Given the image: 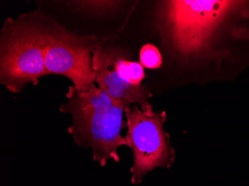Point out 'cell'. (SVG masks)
<instances>
[{
	"instance_id": "1",
	"label": "cell",
	"mask_w": 249,
	"mask_h": 186,
	"mask_svg": "<svg viewBox=\"0 0 249 186\" xmlns=\"http://www.w3.org/2000/svg\"><path fill=\"white\" fill-rule=\"evenodd\" d=\"M67 101L59 107L61 113L71 114L72 123L67 127L78 148H90L93 162L105 167L110 159L120 160L117 150L128 146L121 131L127 128L123 120L126 104L112 99L104 89L95 85L87 92L70 86L65 95Z\"/></svg>"
},
{
	"instance_id": "2",
	"label": "cell",
	"mask_w": 249,
	"mask_h": 186,
	"mask_svg": "<svg viewBox=\"0 0 249 186\" xmlns=\"http://www.w3.org/2000/svg\"><path fill=\"white\" fill-rule=\"evenodd\" d=\"M44 48L43 13L7 18L0 33V84L15 94L28 84L37 86L40 78L49 75Z\"/></svg>"
},
{
	"instance_id": "3",
	"label": "cell",
	"mask_w": 249,
	"mask_h": 186,
	"mask_svg": "<svg viewBox=\"0 0 249 186\" xmlns=\"http://www.w3.org/2000/svg\"><path fill=\"white\" fill-rule=\"evenodd\" d=\"M234 1H163L157 10L158 27L172 47L184 56L208 48L214 32L228 14L238 9Z\"/></svg>"
},
{
	"instance_id": "4",
	"label": "cell",
	"mask_w": 249,
	"mask_h": 186,
	"mask_svg": "<svg viewBox=\"0 0 249 186\" xmlns=\"http://www.w3.org/2000/svg\"><path fill=\"white\" fill-rule=\"evenodd\" d=\"M127 133L124 139L132 150L131 183L139 185L147 173L157 168L169 169L176 159L169 134L165 131L166 111L154 112L152 105L124 107Z\"/></svg>"
},
{
	"instance_id": "5",
	"label": "cell",
	"mask_w": 249,
	"mask_h": 186,
	"mask_svg": "<svg viewBox=\"0 0 249 186\" xmlns=\"http://www.w3.org/2000/svg\"><path fill=\"white\" fill-rule=\"evenodd\" d=\"M43 22L45 67L49 75L66 77L80 92L89 90L96 78L92 51L100 38L71 32L43 13Z\"/></svg>"
},
{
	"instance_id": "6",
	"label": "cell",
	"mask_w": 249,
	"mask_h": 186,
	"mask_svg": "<svg viewBox=\"0 0 249 186\" xmlns=\"http://www.w3.org/2000/svg\"><path fill=\"white\" fill-rule=\"evenodd\" d=\"M124 49L116 44L112 37L99 39L92 51V67L96 72V82L114 100L121 101L127 106H139L144 108L150 104L152 91L146 85L132 86L121 78L118 61Z\"/></svg>"
},
{
	"instance_id": "7",
	"label": "cell",
	"mask_w": 249,
	"mask_h": 186,
	"mask_svg": "<svg viewBox=\"0 0 249 186\" xmlns=\"http://www.w3.org/2000/svg\"><path fill=\"white\" fill-rule=\"evenodd\" d=\"M128 54L126 50H123L117 61L120 76L132 86H140L145 78L143 67L140 63L127 60Z\"/></svg>"
},
{
	"instance_id": "8",
	"label": "cell",
	"mask_w": 249,
	"mask_h": 186,
	"mask_svg": "<svg viewBox=\"0 0 249 186\" xmlns=\"http://www.w3.org/2000/svg\"><path fill=\"white\" fill-rule=\"evenodd\" d=\"M67 5L77 11H86L94 15H104L117 10L120 2L117 1H71Z\"/></svg>"
},
{
	"instance_id": "9",
	"label": "cell",
	"mask_w": 249,
	"mask_h": 186,
	"mask_svg": "<svg viewBox=\"0 0 249 186\" xmlns=\"http://www.w3.org/2000/svg\"><path fill=\"white\" fill-rule=\"evenodd\" d=\"M140 64L147 68H160L162 64L160 51L154 45H144L140 51Z\"/></svg>"
}]
</instances>
